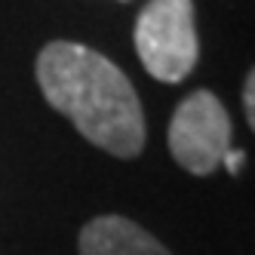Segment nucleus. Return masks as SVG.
<instances>
[{"label":"nucleus","instance_id":"obj_1","mask_svg":"<svg viewBox=\"0 0 255 255\" xmlns=\"http://www.w3.org/2000/svg\"><path fill=\"white\" fill-rule=\"evenodd\" d=\"M43 99L96 148L132 160L144 148V111L129 77L83 43L52 40L37 56Z\"/></svg>","mask_w":255,"mask_h":255},{"label":"nucleus","instance_id":"obj_2","mask_svg":"<svg viewBox=\"0 0 255 255\" xmlns=\"http://www.w3.org/2000/svg\"><path fill=\"white\" fill-rule=\"evenodd\" d=\"M132 40L151 77L181 83L200 56L194 0H148L135 19Z\"/></svg>","mask_w":255,"mask_h":255},{"label":"nucleus","instance_id":"obj_3","mask_svg":"<svg viewBox=\"0 0 255 255\" xmlns=\"http://www.w3.org/2000/svg\"><path fill=\"white\" fill-rule=\"evenodd\" d=\"M231 117L209 89H197L178 102L169 120V154L191 175H209L231 151Z\"/></svg>","mask_w":255,"mask_h":255},{"label":"nucleus","instance_id":"obj_4","mask_svg":"<svg viewBox=\"0 0 255 255\" xmlns=\"http://www.w3.org/2000/svg\"><path fill=\"white\" fill-rule=\"evenodd\" d=\"M80 255H172L157 237L123 215H99L77 237Z\"/></svg>","mask_w":255,"mask_h":255},{"label":"nucleus","instance_id":"obj_5","mask_svg":"<svg viewBox=\"0 0 255 255\" xmlns=\"http://www.w3.org/2000/svg\"><path fill=\"white\" fill-rule=\"evenodd\" d=\"M243 108H246V120H249L252 132H255V68L249 71V77L243 83Z\"/></svg>","mask_w":255,"mask_h":255},{"label":"nucleus","instance_id":"obj_6","mask_svg":"<svg viewBox=\"0 0 255 255\" xmlns=\"http://www.w3.org/2000/svg\"><path fill=\"white\" fill-rule=\"evenodd\" d=\"M222 163L228 166V172H231V175H237V172L243 169V163H246V154H243V151H234V148H231V151L225 154V160H222Z\"/></svg>","mask_w":255,"mask_h":255}]
</instances>
